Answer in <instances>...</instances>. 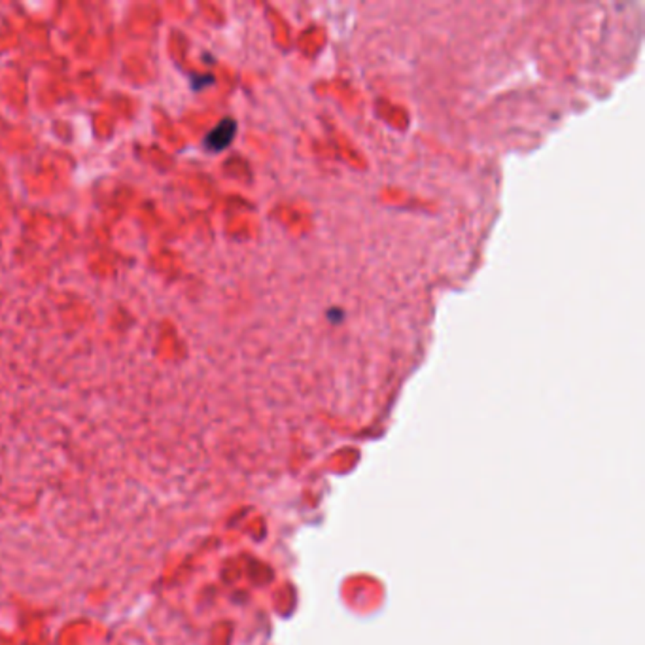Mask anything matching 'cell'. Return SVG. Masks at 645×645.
I'll list each match as a JSON object with an SVG mask.
<instances>
[{"mask_svg": "<svg viewBox=\"0 0 645 645\" xmlns=\"http://www.w3.org/2000/svg\"><path fill=\"white\" fill-rule=\"evenodd\" d=\"M237 133V123H235V119L231 118H225L222 119L216 127H214L207 136H205V148L208 152H214V154H218L222 150H225L229 144L233 143V136Z\"/></svg>", "mask_w": 645, "mask_h": 645, "instance_id": "1", "label": "cell"}]
</instances>
